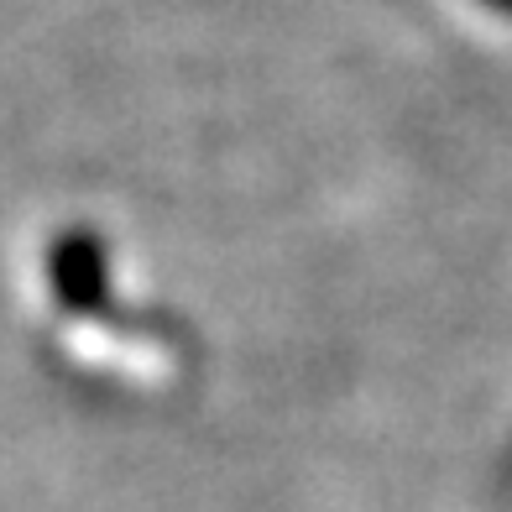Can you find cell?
<instances>
[{
  "instance_id": "1",
  "label": "cell",
  "mask_w": 512,
  "mask_h": 512,
  "mask_svg": "<svg viewBox=\"0 0 512 512\" xmlns=\"http://www.w3.org/2000/svg\"><path fill=\"white\" fill-rule=\"evenodd\" d=\"M48 277L63 309H95L105 298V246L89 230H68L53 241L48 256Z\"/></svg>"
},
{
  "instance_id": "2",
  "label": "cell",
  "mask_w": 512,
  "mask_h": 512,
  "mask_svg": "<svg viewBox=\"0 0 512 512\" xmlns=\"http://www.w3.org/2000/svg\"><path fill=\"white\" fill-rule=\"evenodd\" d=\"M486 11H497V16H512V0H481Z\"/></svg>"
}]
</instances>
